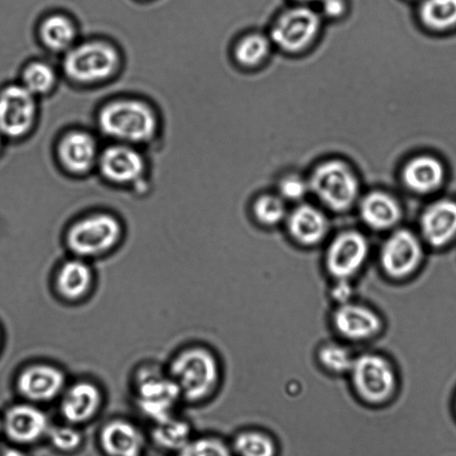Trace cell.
<instances>
[{"label": "cell", "instance_id": "cell-1", "mask_svg": "<svg viewBox=\"0 0 456 456\" xmlns=\"http://www.w3.org/2000/svg\"><path fill=\"white\" fill-rule=\"evenodd\" d=\"M309 192L327 212L343 214L357 204L361 179L347 158L329 154L316 159L306 172Z\"/></svg>", "mask_w": 456, "mask_h": 456}, {"label": "cell", "instance_id": "cell-2", "mask_svg": "<svg viewBox=\"0 0 456 456\" xmlns=\"http://www.w3.org/2000/svg\"><path fill=\"white\" fill-rule=\"evenodd\" d=\"M325 27L314 6L289 3L275 13L265 30L276 53L296 59L318 46Z\"/></svg>", "mask_w": 456, "mask_h": 456}, {"label": "cell", "instance_id": "cell-3", "mask_svg": "<svg viewBox=\"0 0 456 456\" xmlns=\"http://www.w3.org/2000/svg\"><path fill=\"white\" fill-rule=\"evenodd\" d=\"M97 125L104 135L116 142L137 146L156 137L159 120L157 112L145 102L119 98L102 106Z\"/></svg>", "mask_w": 456, "mask_h": 456}, {"label": "cell", "instance_id": "cell-4", "mask_svg": "<svg viewBox=\"0 0 456 456\" xmlns=\"http://www.w3.org/2000/svg\"><path fill=\"white\" fill-rule=\"evenodd\" d=\"M168 375L176 384L182 399L200 402L209 397L220 380V365L216 354L203 346H191L171 360Z\"/></svg>", "mask_w": 456, "mask_h": 456}, {"label": "cell", "instance_id": "cell-5", "mask_svg": "<svg viewBox=\"0 0 456 456\" xmlns=\"http://www.w3.org/2000/svg\"><path fill=\"white\" fill-rule=\"evenodd\" d=\"M120 64L117 48L107 41L89 40L76 43L62 59V71L72 82L96 84L113 76Z\"/></svg>", "mask_w": 456, "mask_h": 456}, {"label": "cell", "instance_id": "cell-6", "mask_svg": "<svg viewBox=\"0 0 456 456\" xmlns=\"http://www.w3.org/2000/svg\"><path fill=\"white\" fill-rule=\"evenodd\" d=\"M123 234L120 221L106 212H95L76 220L66 233L72 256L89 261L114 248Z\"/></svg>", "mask_w": 456, "mask_h": 456}, {"label": "cell", "instance_id": "cell-7", "mask_svg": "<svg viewBox=\"0 0 456 456\" xmlns=\"http://www.w3.org/2000/svg\"><path fill=\"white\" fill-rule=\"evenodd\" d=\"M134 401L139 411L153 422L174 414L182 395L168 375L152 365L141 367L134 377Z\"/></svg>", "mask_w": 456, "mask_h": 456}, {"label": "cell", "instance_id": "cell-8", "mask_svg": "<svg viewBox=\"0 0 456 456\" xmlns=\"http://www.w3.org/2000/svg\"><path fill=\"white\" fill-rule=\"evenodd\" d=\"M369 251L367 238L360 231L342 230L327 243L323 255L324 269L332 281H350L364 265Z\"/></svg>", "mask_w": 456, "mask_h": 456}, {"label": "cell", "instance_id": "cell-9", "mask_svg": "<svg viewBox=\"0 0 456 456\" xmlns=\"http://www.w3.org/2000/svg\"><path fill=\"white\" fill-rule=\"evenodd\" d=\"M348 374L355 393L370 403H382L395 389L394 369L387 360L376 354L367 353L354 357Z\"/></svg>", "mask_w": 456, "mask_h": 456}, {"label": "cell", "instance_id": "cell-10", "mask_svg": "<svg viewBox=\"0 0 456 456\" xmlns=\"http://www.w3.org/2000/svg\"><path fill=\"white\" fill-rule=\"evenodd\" d=\"M67 386L66 374L48 362H34L22 368L14 381L15 390L23 401L41 404L59 399Z\"/></svg>", "mask_w": 456, "mask_h": 456}, {"label": "cell", "instance_id": "cell-11", "mask_svg": "<svg viewBox=\"0 0 456 456\" xmlns=\"http://www.w3.org/2000/svg\"><path fill=\"white\" fill-rule=\"evenodd\" d=\"M1 418L4 438L21 447L45 438L51 426L47 415L37 404L23 400L7 406Z\"/></svg>", "mask_w": 456, "mask_h": 456}, {"label": "cell", "instance_id": "cell-12", "mask_svg": "<svg viewBox=\"0 0 456 456\" xmlns=\"http://www.w3.org/2000/svg\"><path fill=\"white\" fill-rule=\"evenodd\" d=\"M37 114V97L21 84L9 85L0 92L1 135L25 136L35 125Z\"/></svg>", "mask_w": 456, "mask_h": 456}, {"label": "cell", "instance_id": "cell-13", "mask_svg": "<svg viewBox=\"0 0 456 456\" xmlns=\"http://www.w3.org/2000/svg\"><path fill=\"white\" fill-rule=\"evenodd\" d=\"M284 225L289 239L304 248L323 243L330 232L327 211L318 204L305 200L289 210Z\"/></svg>", "mask_w": 456, "mask_h": 456}, {"label": "cell", "instance_id": "cell-14", "mask_svg": "<svg viewBox=\"0 0 456 456\" xmlns=\"http://www.w3.org/2000/svg\"><path fill=\"white\" fill-rule=\"evenodd\" d=\"M400 179L411 191L429 194L439 190L447 177L445 161L431 151L411 153L402 163Z\"/></svg>", "mask_w": 456, "mask_h": 456}, {"label": "cell", "instance_id": "cell-15", "mask_svg": "<svg viewBox=\"0 0 456 456\" xmlns=\"http://www.w3.org/2000/svg\"><path fill=\"white\" fill-rule=\"evenodd\" d=\"M96 168L113 184L132 185L141 180L146 164L136 146L116 142L101 150Z\"/></svg>", "mask_w": 456, "mask_h": 456}, {"label": "cell", "instance_id": "cell-16", "mask_svg": "<svg viewBox=\"0 0 456 456\" xmlns=\"http://www.w3.org/2000/svg\"><path fill=\"white\" fill-rule=\"evenodd\" d=\"M422 256V246L417 236L407 229H399L384 241L379 252V262L388 276L402 279L417 269Z\"/></svg>", "mask_w": 456, "mask_h": 456}, {"label": "cell", "instance_id": "cell-17", "mask_svg": "<svg viewBox=\"0 0 456 456\" xmlns=\"http://www.w3.org/2000/svg\"><path fill=\"white\" fill-rule=\"evenodd\" d=\"M274 54L276 52L265 28L245 29L229 45L231 62L236 69L246 73L262 70Z\"/></svg>", "mask_w": 456, "mask_h": 456}, {"label": "cell", "instance_id": "cell-18", "mask_svg": "<svg viewBox=\"0 0 456 456\" xmlns=\"http://www.w3.org/2000/svg\"><path fill=\"white\" fill-rule=\"evenodd\" d=\"M59 401L64 422L78 427L96 417L102 406L103 395L94 382L83 379L67 384Z\"/></svg>", "mask_w": 456, "mask_h": 456}, {"label": "cell", "instance_id": "cell-19", "mask_svg": "<svg viewBox=\"0 0 456 456\" xmlns=\"http://www.w3.org/2000/svg\"><path fill=\"white\" fill-rule=\"evenodd\" d=\"M100 151L94 136L79 129L65 133L56 147L61 167L75 175H86L96 167Z\"/></svg>", "mask_w": 456, "mask_h": 456}, {"label": "cell", "instance_id": "cell-20", "mask_svg": "<svg viewBox=\"0 0 456 456\" xmlns=\"http://www.w3.org/2000/svg\"><path fill=\"white\" fill-rule=\"evenodd\" d=\"M331 325L341 338L350 341L369 339L382 328L381 320L373 310L353 301L336 305Z\"/></svg>", "mask_w": 456, "mask_h": 456}, {"label": "cell", "instance_id": "cell-21", "mask_svg": "<svg viewBox=\"0 0 456 456\" xmlns=\"http://www.w3.org/2000/svg\"><path fill=\"white\" fill-rule=\"evenodd\" d=\"M98 442L105 456H140L143 454L145 436L132 421L116 418L102 425Z\"/></svg>", "mask_w": 456, "mask_h": 456}, {"label": "cell", "instance_id": "cell-22", "mask_svg": "<svg viewBox=\"0 0 456 456\" xmlns=\"http://www.w3.org/2000/svg\"><path fill=\"white\" fill-rule=\"evenodd\" d=\"M419 227L424 240L434 248H441L456 237V201L441 199L426 208Z\"/></svg>", "mask_w": 456, "mask_h": 456}, {"label": "cell", "instance_id": "cell-23", "mask_svg": "<svg viewBox=\"0 0 456 456\" xmlns=\"http://www.w3.org/2000/svg\"><path fill=\"white\" fill-rule=\"evenodd\" d=\"M361 220L373 230H387L401 219L402 209L397 200L381 190L370 191L357 202Z\"/></svg>", "mask_w": 456, "mask_h": 456}, {"label": "cell", "instance_id": "cell-24", "mask_svg": "<svg viewBox=\"0 0 456 456\" xmlns=\"http://www.w3.org/2000/svg\"><path fill=\"white\" fill-rule=\"evenodd\" d=\"M94 284V272L89 261L72 256L61 263L54 277L58 294L68 301L86 297Z\"/></svg>", "mask_w": 456, "mask_h": 456}, {"label": "cell", "instance_id": "cell-25", "mask_svg": "<svg viewBox=\"0 0 456 456\" xmlns=\"http://www.w3.org/2000/svg\"><path fill=\"white\" fill-rule=\"evenodd\" d=\"M415 19L425 33L446 37L456 32V0H419Z\"/></svg>", "mask_w": 456, "mask_h": 456}, {"label": "cell", "instance_id": "cell-26", "mask_svg": "<svg viewBox=\"0 0 456 456\" xmlns=\"http://www.w3.org/2000/svg\"><path fill=\"white\" fill-rule=\"evenodd\" d=\"M38 34L48 50L65 53L76 44L77 28L71 17L55 12L42 19Z\"/></svg>", "mask_w": 456, "mask_h": 456}, {"label": "cell", "instance_id": "cell-27", "mask_svg": "<svg viewBox=\"0 0 456 456\" xmlns=\"http://www.w3.org/2000/svg\"><path fill=\"white\" fill-rule=\"evenodd\" d=\"M150 438L159 449L175 454L191 438V426L186 420L173 415L153 422Z\"/></svg>", "mask_w": 456, "mask_h": 456}, {"label": "cell", "instance_id": "cell-28", "mask_svg": "<svg viewBox=\"0 0 456 456\" xmlns=\"http://www.w3.org/2000/svg\"><path fill=\"white\" fill-rule=\"evenodd\" d=\"M287 204L276 191H265L253 199L251 214L260 226L273 228L284 224L289 212Z\"/></svg>", "mask_w": 456, "mask_h": 456}, {"label": "cell", "instance_id": "cell-29", "mask_svg": "<svg viewBox=\"0 0 456 456\" xmlns=\"http://www.w3.org/2000/svg\"><path fill=\"white\" fill-rule=\"evenodd\" d=\"M231 448L236 456H277L278 452L274 438L259 429L239 432L234 436Z\"/></svg>", "mask_w": 456, "mask_h": 456}, {"label": "cell", "instance_id": "cell-30", "mask_svg": "<svg viewBox=\"0 0 456 456\" xmlns=\"http://www.w3.org/2000/svg\"><path fill=\"white\" fill-rule=\"evenodd\" d=\"M56 82L57 74L53 67L41 60L28 62L21 73L20 84L36 97L50 93Z\"/></svg>", "mask_w": 456, "mask_h": 456}, {"label": "cell", "instance_id": "cell-31", "mask_svg": "<svg viewBox=\"0 0 456 456\" xmlns=\"http://www.w3.org/2000/svg\"><path fill=\"white\" fill-rule=\"evenodd\" d=\"M316 357L320 366L333 375L348 374L354 359L346 346L334 341L321 345Z\"/></svg>", "mask_w": 456, "mask_h": 456}, {"label": "cell", "instance_id": "cell-32", "mask_svg": "<svg viewBox=\"0 0 456 456\" xmlns=\"http://www.w3.org/2000/svg\"><path fill=\"white\" fill-rule=\"evenodd\" d=\"M287 203L297 204L310 195L306 173L288 169L277 178L275 191Z\"/></svg>", "mask_w": 456, "mask_h": 456}, {"label": "cell", "instance_id": "cell-33", "mask_svg": "<svg viewBox=\"0 0 456 456\" xmlns=\"http://www.w3.org/2000/svg\"><path fill=\"white\" fill-rule=\"evenodd\" d=\"M45 438L55 451L61 453L77 451L84 441L78 427L67 422L51 425Z\"/></svg>", "mask_w": 456, "mask_h": 456}, {"label": "cell", "instance_id": "cell-34", "mask_svg": "<svg viewBox=\"0 0 456 456\" xmlns=\"http://www.w3.org/2000/svg\"><path fill=\"white\" fill-rule=\"evenodd\" d=\"M175 456H234L230 445L216 436L191 438Z\"/></svg>", "mask_w": 456, "mask_h": 456}, {"label": "cell", "instance_id": "cell-35", "mask_svg": "<svg viewBox=\"0 0 456 456\" xmlns=\"http://www.w3.org/2000/svg\"><path fill=\"white\" fill-rule=\"evenodd\" d=\"M314 7L326 25L343 21L350 12L348 0H320Z\"/></svg>", "mask_w": 456, "mask_h": 456}, {"label": "cell", "instance_id": "cell-36", "mask_svg": "<svg viewBox=\"0 0 456 456\" xmlns=\"http://www.w3.org/2000/svg\"><path fill=\"white\" fill-rule=\"evenodd\" d=\"M332 285L330 289V296L336 302L337 305L347 303L351 300L353 294V288L350 281L348 280H335L332 281Z\"/></svg>", "mask_w": 456, "mask_h": 456}, {"label": "cell", "instance_id": "cell-37", "mask_svg": "<svg viewBox=\"0 0 456 456\" xmlns=\"http://www.w3.org/2000/svg\"><path fill=\"white\" fill-rule=\"evenodd\" d=\"M0 456H29L28 452H26L23 447L9 444L0 449Z\"/></svg>", "mask_w": 456, "mask_h": 456}, {"label": "cell", "instance_id": "cell-38", "mask_svg": "<svg viewBox=\"0 0 456 456\" xmlns=\"http://www.w3.org/2000/svg\"><path fill=\"white\" fill-rule=\"evenodd\" d=\"M320 0H289L290 4L315 6Z\"/></svg>", "mask_w": 456, "mask_h": 456}, {"label": "cell", "instance_id": "cell-39", "mask_svg": "<svg viewBox=\"0 0 456 456\" xmlns=\"http://www.w3.org/2000/svg\"><path fill=\"white\" fill-rule=\"evenodd\" d=\"M1 438H4V433H3V424H2V418L0 414V440Z\"/></svg>", "mask_w": 456, "mask_h": 456}, {"label": "cell", "instance_id": "cell-40", "mask_svg": "<svg viewBox=\"0 0 456 456\" xmlns=\"http://www.w3.org/2000/svg\"><path fill=\"white\" fill-rule=\"evenodd\" d=\"M136 1L145 2V1H149V0H136Z\"/></svg>", "mask_w": 456, "mask_h": 456}, {"label": "cell", "instance_id": "cell-41", "mask_svg": "<svg viewBox=\"0 0 456 456\" xmlns=\"http://www.w3.org/2000/svg\"><path fill=\"white\" fill-rule=\"evenodd\" d=\"M0 145H1V134H0Z\"/></svg>", "mask_w": 456, "mask_h": 456}, {"label": "cell", "instance_id": "cell-42", "mask_svg": "<svg viewBox=\"0 0 456 456\" xmlns=\"http://www.w3.org/2000/svg\"><path fill=\"white\" fill-rule=\"evenodd\" d=\"M414 1H417V2H419V0H414Z\"/></svg>", "mask_w": 456, "mask_h": 456}, {"label": "cell", "instance_id": "cell-43", "mask_svg": "<svg viewBox=\"0 0 456 456\" xmlns=\"http://www.w3.org/2000/svg\"><path fill=\"white\" fill-rule=\"evenodd\" d=\"M140 456H143V454H142V455H140Z\"/></svg>", "mask_w": 456, "mask_h": 456}]
</instances>
